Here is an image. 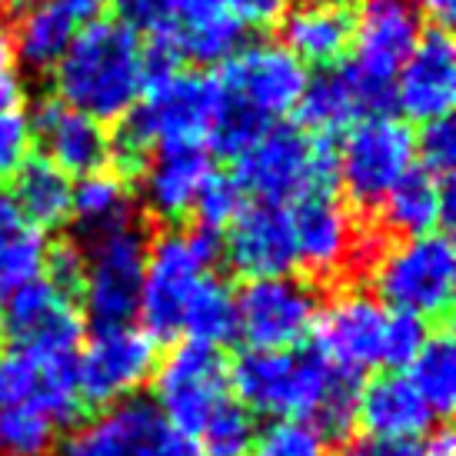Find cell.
Segmentation results:
<instances>
[{
  "mask_svg": "<svg viewBox=\"0 0 456 456\" xmlns=\"http://www.w3.org/2000/svg\"><path fill=\"white\" fill-rule=\"evenodd\" d=\"M293 0H224L227 13L243 27V30H266L283 20Z\"/></svg>",
  "mask_w": 456,
  "mask_h": 456,
  "instance_id": "ab89813d",
  "label": "cell"
},
{
  "mask_svg": "<svg viewBox=\"0 0 456 456\" xmlns=\"http://www.w3.org/2000/svg\"><path fill=\"white\" fill-rule=\"evenodd\" d=\"M363 377L320 356L314 346L300 350H243L230 367V393L250 413L277 419H304L327 440L346 436L356 423Z\"/></svg>",
  "mask_w": 456,
  "mask_h": 456,
  "instance_id": "6da1fadb",
  "label": "cell"
},
{
  "mask_svg": "<svg viewBox=\"0 0 456 456\" xmlns=\"http://www.w3.org/2000/svg\"><path fill=\"white\" fill-rule=\"evenodd\" d=\"M84 333L87 320L77 297L47 277L20 287L0 306V343H13L34 354L77 356Z\"/></svg>",
  "mask_w": 456,
  "mask_h": 456,
  "instance_id": "2e32d148",
  "label": "cell"
},
{
  "mask_svg": "<svg viewBox=\"0 0 456 456\" xmlns=\"http://www.w3.org/2000/svg\"><path fill=\"white\" fill-rule=\"evenodd\" d=\"M417 167V134L406 120L373 114L343 130L337 147V183L356 210H377L383 197Z\"/></svg>",
  "mask_w": 456,
  "mask_h": 456,
  "instance_id": "52a82bcc",
  "label": "cell"
},
{
  "mask_svg": "<svg viewBox=\"0 0 456 456\" xmlns=\"http://www.w3.org/2000/svg\"><path fill=\"white\" fill-rule=\"evenodd\" d=\"M210 151L203 140H170L153 147L147 167L140 170V200L147 214L167 224L191 216L203 180L210 177Z\"/></svg>",
  "mask_w": 456,
  "mask_h": 456,
  "instance_id": "ffe728a7",
  "label": "cell"
},
{
  "mask_svg": "<svg viewBox=\"0 0 456 456\" xmlns=\"http://www.w3.org/2000/svg\"><path fill=\"white\" fill-rule=\"evenodd\" d=\"M380 210V224L400 237H419L453 224V180H436L433 174L413 167L403 180H396Z\"/></svg>",
  "mask_w": 456,
  "mask_h": 456,
  "instance_id": "cb8c5ba5",
  "label": "cell"
},
{
  "mask_svg": "<svg viewBox=\"0 0 456 456\" xmlns=\"http://www.w3.org/2000/svg\"><path fill=\"white\" fill-rule=\"evenodd\" d=\"M419 456H456V444H453V433L450 430H436L423 444V450H419Z\"/></svg>",
  "mask_w": 456,
  "mask_h": 456,
  "instance_id": "f6af8a7d",
  "label": "cell"
},
{
  "mask_svg": "<svg viewBox=\"0 0 456 456\" xmlns=\"http://www.w3.org/2000/svg\"><path fill=\"white\" fill-rule=\"evenodd\" d=\"M413 7H417L419 17H430L433 27H446L453 20L456 0H417Z\"/></svg>",
  "mask_w": 456,
  "mask_h": 456,
  "instance_id": "ee69618b",
  "label": "cell"
},
{
  "mask_svg": "<svg viewBox=\"0 0 456 456\" xmlns=\"http://www.w3.org/2000/svg\"><path fill=\"white\" fill-rule=\"evenodd\" d=\"M216 84L230 101L243 103L247 110L277 124L280 117L293 114L306 87V67L283 44H247L220 64Z\"/></svg>",
  "mask_w": 456,
  "mask_h": 456,
  "instance_id": "e0dca14e",
  "label": "cell"
},
{
  "mask_svg": "<svg viewBox=\"0 0 456 456\" xmlns=\"http://www.w3.org/2000/svg\"><path fill=\"white\" fill-rule=\"evenodd\" d=\"M456 101V47L446 27L423 30L393 77V103L406 120H444Z\"/></svg>",
  "mask_w": 456,
  "mask_h": 456,
  "instance_id": "d6986e66",
  "label": "cell"
},
{
  "mask_svg": "<svg viewBox=\"0 0 456 456\" xmlns=\"http://www.w3.org/2000/svg\"><path fill=\"white\" fill-rule=\"evenodd\" d=\"M117 7V20H124L130 30H151L164 34L170 27V0H110Z\"/></svg>",
  "mask_w": 456,
  "mask_h": 456,
  "instance_id": "f35d334b",
  "label": "cell"
},
{
  "mask_svg": "<svg viewBox=\"0 0 456 456\" xmlns=\"http://www.w3.org/2000/svg\"><path fill=\"white\" fill-rule=\"evenodd\" d=\"M47 247L51 243L44 237V230L30 227L17 214L11 193L0 191V306L20 287L44 277Z\"/></svg>",
  "mask_w": 456,
  "mask_h": 456,
  "instance_id": "f1b7e54d",
  "label": "cell"
},
{
  "mask_svg": "<svg viewBox=\"0 0 456 456\" xmlns=\"http://www.w3.org/2000/svg\"><path fill=\"white\" fill-rule=\"evenodd\" d=\"M147 243L151 240H147L140 216L110 233L80 243L84 277H80L77 304L84 310V320L94 323V330L124 327L137 317Z\"/></svg>",
  "mask_w": 456,
  "mask_h": 456,
  "instance_id": "9c48e42d",
  "label": "cell"
},
{
  "mask_svg": "<svg viewBox=\"0 0 456 456\" xmlns=\"http://www.w3.org/2000/svg\"><path fill=\"white\" fill-rule=\"evenodd\" d=\"M427 333H430L427 320L393 310L390 333H387V370H406V363L417 356V350L427 340Z\"/></svg>",
  "mask_w": 456,
  "mask_h": 456,
  "instance_id": "8d00e7d4",
  "label": "cell"
},
{
  "mask_svg": "<svg viewBox=\"0 0 456 456\" xmlns=\"http://www.w3.org/2000/svg\"><path fill=\"white\" fill-rule=\"evenodd\" d=\"M290 227L297 247V266L310 283H337L367 266L380 250L373 230L360 227L354 207L337 187H314L290 200Z\"/></svg>",
  "mask_w": 456,
  "mask_h": 456,
  "instance_id": "8992f818",
  "label": "cell"
},
{
  "mask_svg": "<svg viewBox=\"0 0 456 456\" xmlns=\"http://www.w3.org/2000/svg\"><path fill=\"white\" fill-rule=\"evenodd\" d=\"M406 380L413 383L419 400L430 406L433 417H450L456 403V343L453 337L440 330V333H427L423 346L417 356L406 363Z\"/></svg>",
  "mask_w": 456,
  "mask_h": 456,
  "instance_id": "4dcf8cb0",
  "label": "cell"
},
{
  "mask_svg": "<svg viewBox=\"0 0 456 456\" xmlns=\"http://www.w3.org/2000/svg\"><path fill=\"white\" fill-rule=\"evenodd\" d=\"M180 333H187L191 343L203 346H227L237 340V293L224 277L207 273L191 293L180 317Z\"/></svg>",
  "mask_w": 456,
  "mask_h": 456,
  "instance_id": "f546056e",
  "label": "cell"
},
{
  "mask_svg": "<svg viewBox=\"0 0 456 456\" xmlns=\"http://www.w3.org/2000/svg\"><path fill=\"white\" fill-rule=\"evenodd\" d=\"M70 220L77 227V243H87L101 233H110V230L137 220V207H134L127 180L107 167L84 174L70 193Z\"/></svg>",
  "mask_w": 456,
  "mask_h": 456,
  "instance_id": "83f0119b",
  "label": "cell"
},
{
  "mask_svg": "<svg viewBox=\"0 0 456 456\" xmlns=\"http://www.w3.org/2000/svg\"><path fill=\"white\" fill-rule=\"evenodd\" d=\"M320 297L310 280L264 277L247 280L237 293V337L250 350H290L310 337Z\"/></svg>",
  "mask_w": 456,
  "mask_h": 456,
  "instance_id": "5bb4252c",
  "label": "cell"
},
{
  "mask_svg": "<svg viewBox=\"0 0 456 456\" xmlns=\"http://www.w3.org/2000/svg\"><path fill=\"white\" fill-rule=\"evenodd\" d=\"M390 306L373 293L343 287L320 304L317 320L310 327V340L320 356L354 373L387 370V333H390Z\"/></svg>",
  "mask_w": 456,
  "mask_h": 456,
  "instance_id": "4fadbf2b",
  "label": "cell"
},
{
  "mask_svg": "<svg viewBox=\"0 0 456 456\" xmlns=\"http://www.w3.org/2000/svg\"><path fill=\"white\" fill-rule=\"evenodd\" d=\"M224 13H227L224 0H170V27L167 30H187V27L197 24H210Z\"/></svg>",
  "mask_w": 456,
  "mask_h": 456,
  "instance_id": "7bdbcfd3",
  "label": "cell"
},
{
  "mask_svg": "<svg viewBox=\"0 0 456 456\" xmlns=\"http://www.w3.org/2000/svg\"><path fill=\"white\" fill-rule=\"evenodd\" d=\"M61 430L51 419L24 410H0V453L4 456H51Z\"/></svg>",
  "mask_w": 456,
  "mask_h": 456,
  "instance_id": "836d02e7",
  "label": "cell"
},
{
  "mask_svg": "<svg viewBox=\"0 0 456 456\" xmlns=\"http://www.w3.org/2000/svg\"><path fill=\"white\" fill-rule=\"evenodd\" d=\"M30 157V124L20 110H0V183Z\"/></svg>",
  "mask_w": 456,
  "mask_h": 456,
  "instance_id": "74e56055",
  "label": "cell"
},
{
  "mask_svg": "<svg viewBox=\"0 0 456 456\" xmlns=\"http://www.w3.org/2000/svg\"><path fill=\"white\" fill-rule=\"evenodd\" d=\"M254 436V413L230 396L216 406L214 417L203 423L197 444L207 456H247Z\"/></svg>",
  "mask_w": 456,
  "mask_h": 456,
  "instance_id": "1f68e13d",
  "label": "cell"
},
{
  "mask_svg": "<svg viewBox=\"0 0 456 456\" xmlns=\"http://www.w3.org/2000/svg\"><path fill=\"white\" fill-rule=\"evenodd\" d=\"M423 444L419 440H400V436H373V433H360L343 440L337 456H419Z\"/></svg>",
  "mask_w": 456,
  "mask_h": 456,
  "instance_id": "b9f144b4",
  "label": "cell"
},
{
  "mask_svg": "<svg viewBox=\"0 0 456 456\" xmlns=\"http://www.w3.org/2000/svg\"><path fill=\"white\" fill-rule=\"evenodd\" d=\"M51 74L61 101L101 124H117L143 94V44L124 20H87Z\"/></svg>",
  "mask_w": 456,
  "mask_h": 456,
  "instance_id": "7a4b0ae2",
  "label": "cell"
},
{
  "mask_svg": "<svg viewBox=\"0 0 456 456\" xmlns=\"http://www.w3.org/2000/svg\"><path fill=\"white\" fill-rule=\"evenodd\" d=\"M430 406L419 400L413 383L400 370H387L380 377L360 387L356 400V423L363 433L373 436H400V440H419L433 427Z\"/></svg>",
  "mask_w": 456,
  "mask_h": 456,
  "instance_id": "603a6c76",
  "label": "cell"
},
{
  "mask_svg": "<svg viewBox=\"0 0 456 456\" xmlns=\"http://www.w3.org/2000/svg\"><path fill=\"white\" fill-rule=\"evenodd\" d=\"M57 456H203L191 436L177 433L151 400L127 396L103 406L87 423H80Z\"/></svg>",
  "mask_w": 456,
  "mask_h": 456,
  "instance_id": "7c38bea8",
  "label": "cell"
},
{
  "mask_svg": "<svg viewBox=\"0 0 456 456\" xmlns=\"http://www.w3.org/2000/svg\"><path fill=\"white\" fill-rule=\"evenodd\" d=\"M67 4H70V7H74V11L80 13V20L87 24L90 17H94L97 11H103V7L110 4V0H67Z\"/></svg>",
  "mask_w": 456,
  "mask_h": 456,
  "instance_id": "bcb514c9",
  "label": "cell"
},
{
  "mask_svg": "<svg viewBox=\"0 0 456 456\" xmlns=\"http://www.w3.org/2000/svg\"><path fill=\"white\" fill-rule=\"evenodd\" d=\"M230 396V367L214 346L180 343L153 370V406L174 430L191 440L200 436L203 423Z\"/></svg>",
  "mask_w": 456,
  "mask_h": 456,
  "instance_id": "30bf717a",
  "label": "cell"
},
{
  "mask_svg": "<svg viewBox=\"0 0 456 456\" xmlns=\"http://www.w3.org/2000/svg\"><path fill=\"white\" fill-rule=\"evenodd\" d=\"M423 34V17L413 0H363L354 13V37H350V64L346 74L354 77L370 117L387 114L393 103V77L413 51Z\"/></svg>",
  "mask_w": 456,
  "mask_h": 456,
  "instance_id": "ba28073f",
  "label": "cell"
},
{
  "mask_svg": "<svg viewBox=\"0 0 456 456\" xmlns=\"http://www.w3.org/2000/svg\"><path fill=\"white\" fill-rule=\"evenodd\" d=\"M233 164V177L254 200L290 203L314 187H337L333 140L314 137L297 124H270Z\"/></svg>",
  "mask_w": 456,
  "mask_h": 456,
  "instance_id": "277c9868",
  "label": "cell"
},
{
  "mask_svg": "<svg viewBox=\"0 0 456 456\" xmlns=\"http://www.w3.org/2000/svg\"><path fill=\"white\" fill-rule=\"evenodd\" d=\"M297 127L314 137H333L370 117L367 103L356 90L346 67H323L317 77H306V87L293 107Z\"/></svg>",
  "mask_w": 456,
  "mask_h": 456,
  "instance_id": "d4e9b609",
  "label": "cell"
},
{
  "mask_svg": "<svg viewBox=\"0 0 456 456\" xmlns=\"http://www.w3.org/2000/svg\"><path fill=\"white\" fill-rule=\"evenodd\" d=\"M74 360L0 343V410L37 413L64 433L84 410Z\"/></svg>",
  "mask_w": 456,
  "mask_h": 456,
  "instance_id": "9a60e30c",
  "label": "cell"
},
{
  "mask_svg": "<svg viewBox=\"0 0 456 456\" xmlns=\"http://www.w3.org/2000/svg\"><path fill=\"white\" fill-rule=\"evenodd\" d=\"M17 20V37H11L13 53L17 64L34 74H51L77 37V30L84 27L80 13L67 0H40L34 11H27Z\"/></svg>",
  "mask_w": 456,
  "mask_h": 456,
  "instance_id": "484cf974",
  "label": "cell"
},
{
  "mask_svg": "<svg viewBox=\"0 0 456 456\" xmlns=\"http://www.w3.org/2000/svg\"><path fill=\"white\" fill-rule=\"evenodd\" d=\"M283 47L300 64L337 67L350 51L354 11L346 0H304L283 13Z\"/></svg>",
  "mask_w": 456,
  "mask_h": 456,
  "instance_id": "7402d4cb",
  "label": "cell"
},
{
  "mask_svg": "<svg viewBox=\"0 0 456 456\" xmlns=\"http://www.w3.org/2000/svg\"><path fill=\"white\" fill-rule=\"evenodd\" d=\"M24 97V67L17 64L11 34L0 27V110H20Z\"/></svg>",
  "mask_w": 456,
  "mask_h": 456,
  "instance_id": "60d3db41",
  "label": "cell"
},
{
  "mask_svg": "<svg viewBox=\"0 0 456 456\" xmlns=\"http://www.w3.org/2000/svg\"><path fill=\"white\" fill-rule=\"evenodd\" d=\"M224 233L227 237L220 240V256L237 277H283L297 266L290 214L283 203L247 200Z\"/></svg>",
  "mask_w": 456,
  "mask_h": 456,
  "instance_id": "ac0fdd59",
  "label": "cell"
},
{
  "mask_svg": "<svg viewBox=\"0 0 456 456\" xmlns=\"http://www.w3.org/2000/svg\"><path fill=\"white\" fill-rule=\"evenodd\" d=\"M250 456H327V440L304 419H277L254 436Z\"/></svg>",
  "mask_w": 456,
  "mask_h": 456,
  "instance_id": "e575fe53",
  "label": "cell"
},
{
  "mask_svg": "<svg viewBox=\"0 0 456 456\" xmlns=\"http://www.w3.org/2000/svg\"><path fill=\"white\" fill-rule=\"evenodd\" d=\"M417 160L419 170L433 174L436 180H453L456 130L450 124V117L423 124V134H417Z\"/></svg>",
  "mask_w": 456,
  "mask_h": 456,
  "instance_id": "d590c367",
  "label": "cell"
},
{
  "mask_svg": "<svg viewBox=\"0 0 456 456\" xmlns=\"http://www.w3.org/2000/svg\"><path fill=\"white\" fill-rule=\"evenodd\" d=\"M7 193H11L17 214L24 216L30 227L57 230L70 220V193H74L70 174L53 167L44 153L27 157L24 164L13 170Z\"/></svg>",
  "mask_w": 456,
  "mask_h": 456,
  "instance_id": "4316f807",
  "label": "cell"
},
{
  "mask_svg": "<svg viewBox=\"0 0 456 456\" xmlns=\"http://www.w3.org/2000/svg\"><path fill=\"white\" fill-rule=\"evenodd\" d=\"M220 256V237L210 230H160L147 243V264L140 280L137 317L153 340L180 333V317L210 266Z\"/></svg>",
  "mask_w": 456,
  "mask_h": 456,
  "instance_id": "5b68a950",
  "label": "cell"
},
{
  "mask_svg": "<svg viewBox=\"0 0 456 456\" xmlns=\"http://www.w3.org/2000/svg\"><path fill=\"white\" fill-rule=\"evenodd\" d=\"M160 363V340L143 327H101L87 343H80L74 360L77 393L84 406H110L137 390L153 377Z\"/></svg>",
  "mask_w": 456,
  "mask_h": 456,
  "instance_id": "8fae6325",
  "label": "cell"
},
{
  "mask_svg": "<svg viewBox=\"0 0 456 456\" xmlns=\"http://www.w3.org/2000/svg\"><path fill=\"white\" fill-rule=\"evenodd\" d=\"M30 140H37L44 157L64 174H94L110 164V134L101 120L80 114L57 94L44 97L30 114Z\"/></svg>",
  "mask_w": 456,
  "mask_h": 456,
  "instance_id": "44dd1931",
  "label": "cell"
},
{
  "mask_svg": "<svg viewBox=\"0 0 456 456\" xmlns=\"http://www.w3.org/2000/svg\"><path fill=\"white\" fill-rule=\"evenodd\" d=\"M247 203V193L237 183L233 174H220V170H210V177L203 180L200 193L193 200V220L200 230H210V233H224V230L233 224V216L243 210Z\"/></svg>",
  "mask_w": 456,
  "mask_h": 456,
  "instance_id": "d6a6232c",
  "label": "cell"
},
{
  "mask_svg": "<svg viewBox=\"0 0 456 456\" xmlns=\"http://www.w3.org/2000/svg\"><path fill=\"white\" fill-rule=\"evenodd\" d=\"M40 0H0V11L11 17H24L27 11H34Z\"/></svg>",
  "mask_w": 456,
  "mask_h": 456,
  "instance_id": "7dc6e473",
  "label": "cell"
},
{
  "mask_svg": "<svg viewBox=\"0 0 456 456\" xmlns=\"http://www.w3.org/2000/svg\"><path fill=\"white\" fill-rule=\"evenodd\" d=\"M367 266L373 297L390 310L419 320H436L450 314L456 254L446 230L400 237L380 247Z\"/></svg>",
  "mask_w": 456,
  "mask_h": 456,
  "instance_id": "3957f363",
  "label": "cell"
}]
</instances>
